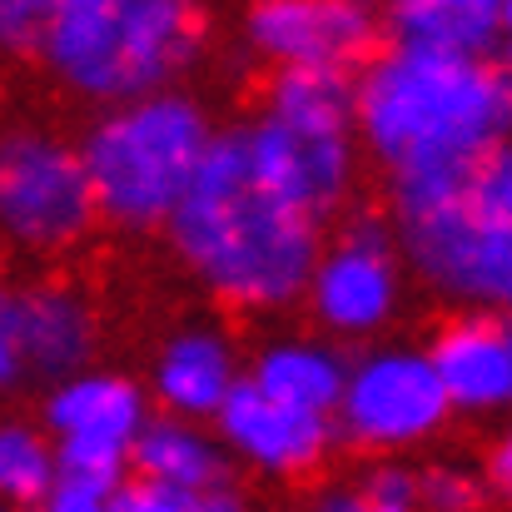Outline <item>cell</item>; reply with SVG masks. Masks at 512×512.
I'll list each match as a JSON object with an SVG mask.
<instances>
[{
	"label": "cell",
	"instance_id": "obj_8",
	"mask_svg": "<svg viewBox=\"0 0 512 512\" xmlns=\"http://www.w3.org/2000/svg\"><path fill=\"white\" fill-rule=\"evenodd\" d=\"M249 40L284 65H358L373 55L378 20L363 0H259Z\"/></svg>",
	"mask_w": 512,
	"mask_h": 512
},
{
	"label": "cell",
	"instance_id": "obj_14",
	"mask_svg": "<svg viewBox=\"0 0 512 512\" xmlns=\"http://www.w3.org/2000/svg\"><path fill=\"white\" fill-rule=\"evenodd\" d=\"M45 423L60 438L110 443V448H125L130 453V443H135V433L145 423V398L125 378L80 373V378H70V383L55 388V398L45 403Z\"/></svg>",
	"mask_w": 512,
	"mask_h": 512
},
{
	"label": "cell",
	"instance_id": "obj_7",
	"mask_svg": "<svg viewBox=\"0 0 512 512\" xmlns=\"http://www.w3.org/2000/svg\"><path fill=\"white\" fill-rule=\"evenodd\" d=\"M343 428L363 448H398L428 438L448 418V393L428 363V353L383 348L343 373L339 393Z\"/></svg>",
	"mask_w": 512,
	"mask_h": 512
},
{
	"label": "cell",
	"instance_id": "obj_13",
	"mask_svg": "<svg viewBox=\"0 0 512 512\" xmlns=\"http://www.w3.org/2000/svg\"><path fill=\"white\" fill-rule=\"evenodd\" d=\"M448 403L503 408L512 398V339L503 319H463L443 329L428 353Z\"/></svg>",
	"mask_w": 512,
	"mask_h": 512
},
{
	"label": "cell",
	"instance_id": "obj_12",
	"mask_svg": "<svg viewBox=\"0 0 512 512\" xmlns=\"http://www.w3.org/2000/svg\"><path fill=\"white\" fill-rule=\"evenodd\" d=\"M0 334L15 343L20 368L50 378L75 373L95 348L85 304L65 289H0Z\"/></svg>",
	"mask_w": 512,
	"mask_h": 512
},
{
	"label": "cell",
	"instance_id": "obj_1",
	"mask_svg": "<svg viewBox=\"0 0 512 512\" xmlns=\"http://www.w3.org/2000/svg\"><path fill=\"white\" fill-rule=\"evenodd\" d=\"M165 224L194 274L229 304L274 309L309 289L319 219L254 179L244 130L204 140L199 165Z\"/></svg>",
	"mask_w": 512,
	"mask_h": 512
},
{
	"label": "cell",
	"instance_id": "obj_10",
	"mask_svg": "<svg viewBox=\"0 0 512 512\" xmlns=\"http://www.w3.org/2000/svg\"><path fill=\"white\" fill-rule=\"evenodd\" d=\"M214 418L224 438L269 473H309L329 453V413L269 398L259 383H229Z\"/></svg>",
	"mask_w": 512,
	"mask_h": 512
},
{
	"label": "cell",
	"instance_id": "obj_28",
	"mask_svg": "<svg viewBox=\"0 0 512 512\" xmlns=\"http://www.w3.org/2000/svg\"><path fill=\"white\" fill-rule=\"evenodd\" d=\"M319 512H368V498H363V493H343V488H334V493L319 498Z\"/></svg>",
	"mask_w": 512,
	"mask_h": 512
},
{
	"label": "cell",
	"instance_id": "obj_2",
	"mask_svg": "<svg viewBox=\"0 0 512 512\" xmlns=\"http://www.w3.org/2000/svg\"><path fill=\"white\" fill-rule=\"evenodd\" d=\"M353 120L388 165H463L508 140V70L503 60L398 45L353 85Z\"/></svg>",
	"mask_w": 512,
	"mask_h": 512
},
{
	"label": "cell",
	"instance_id": "obj_30",
	"mask_svg": "<svg viewBox=\"0 0 512 512\" xmlns=\"http://www.w3.org/2000/svg\"><path fill=\"white\" fill-rule=\"evenodd\" d=\"M20 378V353H15V343L0 334V383H15Z\"/></svg>",
	"mask_w": 512,
	"mask_h": 512
},
{
	"label": "cell",
	"instance_id": "obj_5",
	"mask_svg": "<svg viewBox=\"0 0 512 512\" xmlns=\"http://www.w3.org/2000/svg\"><path fill=\"white\" fill-rule=\"evenodd\" d=\"M408 259L453 299L508 304L512 294V160L508 140L493 145L468 184L428 209L398 214Z\"/></svg>",
	"mask_w": 512,
	"mask_h": 512
},
{
	"label": "cell",
	"instance_id": "obj_9",
	"mask_svg": "<svg viewBox=\"0 0 512 512\" xmlns=\"http://www.w3.org/2000/svg\"><path fill=\"white\" fill-rule=\"evenodd\" d=\"M244 150H249L254 179L269 194H279L284 204L314 219L329 214L348 189V170H353L348 135H309L269 115L254 130H244Z\"/></svg>",
	"mask_w": 512,
	"mask_h": 512
},
{
	"label": "cell",
	"instance_id": "obj_31",
	"mask_svg": "<svg viewBox=\"0 0 512 512\" xmlns=\"http://www.w3.org/2000/svg\"><path fill=\"white\" fill-rule=\"evenodd\" d=\"M453 5H468V10H488V15H512V0H453Z\"/></svg>",
	"mask_w": 512,
	"mask_h": 512
},
{
	"label": "cell",
	"instance_id": "obj_15",
	"mask_svg": "<svg viewBox=\"0 0 512 512\" xmlns=\"http://www.w3.org/2000/svg\"><path fill=\"white\" fill-rule=\"evenodd\" d=\"M393 30L398 45H433V50H458L478 60H503L508 45V20L488 10H468L453 0H398L393 5Z\"/></svg>",
	"mask_w": 512,
	"mask_h": 512
},
{
	"label": "cell",
	"instance_id": "obj_23",
	"mask_svg": "<svg viewBox=\"0 0 512 512\" xmlns=\"http://www.w3.org/2000/svg\"><path fill=\"white\" fill-rule=\"evenodd\" d=\"M105 512H189V493L174 488V483H160V478H135V483H115L110 498H105Z\"/></svg>",
	"mask_w": 512,
	"mask_h": 512
},
{
	"label": "cell",
	"instance_id": "obj_22",
	"mask_svg": "<svg viewBox=\"0 0 512 512\" xmlns=\"http://www.w3.org/2000/svg\"><path fill=\"white\" fill-rule=\"evenodd\" d=\"M50 15H55V0H0V50L10 55L40 50Z\"/></svg>",
	"mask_w": 512,
	"mask_h": 512
},
{
	"label": "cell",
	"instance_id": "obj_3",
	"mask_svg": "<svg viewBox=\"0 0 512 512\" xmlns=\"http://www.w3.org/2000/svg\"><path fill=\"white\" fill-rule=\"evenodd\" d=\"M65 85L90 100H140L179 80L199 50L194 0H55L40 40Z\"/></svg>",
	"mask_w": 512,
	"mask_h": 512
},
{
	"label": "cell",
	"instance_id": "obj_25",
	"mask_svg": "<svg viewBox=\"0 0 512 512\" xmlns=\"http://www.w3.org/2000/svg\"><path fill=\"white\" fill-rule=\"evenodd\" d=\"M413 498H418V483L408 478V473H398V468H383V473H373L368 478V503H383V508H413Z\"/></svg>",
	"mask_w": 512,
	"mask_h": 512
},
{
	"label": "cell",
	"instance_id": "obj_33",
	"mask_svg": "<svg viewBox=\"0 0 512 512\" xmlns=\"http://www.w3.org/2000/svg\"><path fill=\"white\" fill-rule=\"evenodd\" d=\"M0 512H10V503H0Z\"/></svg>",
	"mask_w": 512,
	"mask_h": 512
},
{
	"label": "cell",
	"instance_id": "obj_29",
	"mask_svg": "<svg viewBox=\"0 0 512 512\" xmlns=\"http://www.w3.org/2000/svg\"><path fill=\"white\" fill-rule=\"evenodd\" d=\"M493 488H512V443H498L493 448Z\"/></svg>",
	"mask_w": 512,
	"mask_h": 512
},
{
	"label": "cell",
	"instance_id": "obj_24",
	"mask_svg": "<svg viewBox=\"0 0 512 512\" xmlns=\"http://www.w3.org/2000/svg\"><path fill=\"white\" fill-rule=\"evenodd\" d=\"M428 503L438 512H473L478 508V488L463 478V473H438V478H428Z\"/></svg>",
	"mask_w": 512,
	"mask_h": 512
},
{
	"label": "cell",
	"instance_id": "obj_17",
	"mask_svg": "<svg viewBox=\"0 0 512 512\" xmlns=\"http://www.w3.org/2000/svg\"><path fill=\"white\" fill-rule=\"evenodd\" d=\"M130 458L145 478H160V483H174L184 493H199V488H214V483H229V468L219 458V448L184 428V423H140L135 443H130Z\"/></svg>",
	"mask_w": 512,
	"mask_h": 512
},
{
	"label": "cell",
	"instance_id": "obj_20",
	"mask_svg": "<svg viewBox=\"0 0 512 512\" xmlns=\"http://www.w3.org/2000/svg\"><path fill=\"white\" fill-rule=\"evenodd\" d=\"M55 488V453L40 433L5 423L0 428V503H40Z\"/></svg>",
	"mask_w": 512,
	"mask_h": 512
},
{
	"label": "cell",
	"instance_id": "obj_32",
	"mask_svg": "<svg viewBox=\"0 0 512 512\" xmlns=\"http://www.w3.org/2000/svg\"><path fill=\"white\" fill-rule=\"evenodd\" d=\"M368 512H403V508H383V503H368Z\"/></svg>",
	"mask_w": 512,
	"mask_h": 512
},
{
	"label": "cell",
	"instance_id": "obj_4",
	"mask_svg": "<svg viewBox=\"0 0 512 512\" xmlns=\"http://www.w3.org/2000/svg\"><path fill=\"white\" fill-rule=\"evenodd\" d=\"M204 140H209L204 115L179 95L155 90L140 100H120V110L105 115L80 150V165L95 189V209L125 229L165 224L199 165Z\"/></svg>",
	"mask_w": 512,
	"mask_h": 512
},
{
	"label": "cell",
	"instance_id": "obj_11",
	"mask_svg": "<svg viewBox=\"0 0 512 512\" xmlns=\"http://www.w3.org/2000/svg\"><path fill=\"white\" fill-rule=\"evenodd\" d=\"M314 304L319 314L343 329V334H368L393 314L398 299V274L383 244L378 224H353V234L343 239L329 259H314Z\"/></svg>",
	"mask_w": 512,
	"mask_h": 512
},
{
	"label": "cell",
	"instance_id": "obj_6",
	"mask_svg": "<svg viewBox=\"0 0 512 512\" xmlns=\"http://www.w3.org/2000/svg\"><path fill=\"white\" fill-rule=\"evenodd\" d=\"M95 189L75 150L45 135L0 140V229L30 249H65L95 219Z\"/></svg>",
	"mask_w": 512,
	"mask_h": 512
},
{
	"label": "cell",
	"instance_id": "obj_19",
	"mask_svg": "<svg viewBox=\"0 0 512 512\" xmlns=\"http://www.w3.org/2000/svg\"><path fill=\"white\" fill-rule=\"evenodd\" d=\"M254 383L269 398H284L294 408H314V413H334L343 393V363L339 353L319 348V343H279L259 358Z\"/></svg>",
	"mask_w": 512,
	"mask_h": 512
},
{
	"label": "cell",
	"instance_id": "obj_16",
	"mask_svg": "<svg viewBox=\"0 0 512 512\" xmlns=\"http://www.w3.org/2000/svg\"><path fill=\"white\" fill-rule=\"evenodd\" d=\"M274 120L309 135H348L353 125V80L339 65H284L274 80Z\"/></svg>",
	"mask_w": 512,
	"mask_h": 512
},
{
	"label": "cell",
	"instance_id": "obj_21",
	"mask_svg": "<svg viewBox=\"0 0 512 512\" xmlns=\"http://www.w3.org/2000/svg\"><path fill=\"white\" fill-rule=\"evenodd\" d=\"M120 478H125V448L65 438L60 453H55V483H75V488H90V493L110 498V488Z\"/></svg>",
	"mask_w": 512,
	"mask_h": 512
},
{
	"label": "cell",
	"instance_id": "obj_26",
	"mask_svg": "<svg viewBox=\"0 0 512 512\" xmlns=\"http://www.w3.org/2000/svg\"><path fill=\"white\" fill-rule=\"evenodd\" d=\"M35 508L40 512H105V498L90 493V488H75V483H55Z\"/></svg>",
	"mask_w": 512,
	"mask_h": 512
},
{
	"label": "cell",
	"instance_id": "obj_18",
	"mask_svg": "<svg viewBox=\"0 0 512 512\" xmlns=\"http://www.w3.org/2000/svg\"><path fill=\"white\" fill-rule=\"evenodd\" d=\"M234 383V358L214 334H184L160 358V398L179 413H214Z\"/></svg>",
	"mask_w": 512,
	"mask_h": 512
},
{
	"label": "cell",
	"instance_id": "obj_27",
	"mask_svg": "<svg viewBox=\"0 0 512 512\" xmlns=\"http://www.w3.org/2000/svg\"><path fill=\"white\" fill-rule=\"evenodd\" d=\"M189 512H249V508H244V498H239L234 488L214 483V488H199V493H189Z\"/></svg>",
	"mask_w": 512,
	"mask_h": 512
}]
</instances>
